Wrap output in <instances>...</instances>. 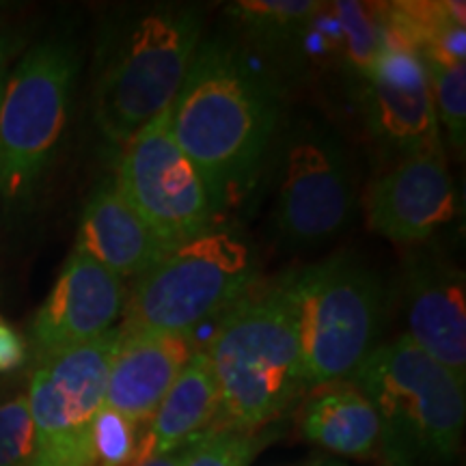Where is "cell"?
Listing matches in <instances>:
<instances>
[{
  "instance_id": "obj_1",
  "label": "cell",
  "mask_w": 466,
  "mask_h": 466,
  "mask_svg": "<svg viewBox=\"0 0 466 466\" xmlns=\"http://www.w3.org/2000/svg\"><path fill=\"white\" fill-rule=\"evenodd\" d=\"M283 91L229 35L199 44L182 89L168 106V126L217 209L244 199L277 141Z\"/></svg>"
},
{
  "instance_id": "obj_2",
  "label": "cell",
  "mask_w": 466,
  "mask_h": 466,
  "mask_svg": "<svg viewBox=\"0 0 466 466\" xmlns=\"http://www.w3.org/2000/svg\"><path fill=\"white\" fill-rule=\"evenodd\" d=\"M203 14L186 5L126 11L97 58L93 116L113 147L127 143L177 97L201 44Z\"/></svg>"
},
{
  "instance_id": "obj_3",
  "label": "cell",
  "mask_w": 466,
  "mask_h": 466,
  "mask_svg": "<svg viewBox=\"0 0 466 466\" xmlns=\"http://www.w3.org/2000/svg\"><path fill=\"white\" fill-rule=\"evenodd\" d=\"M206 352L220 393L214 428L258 432L307 391L283 279L238 300L220 318Z\"/></svg>"
},
{
  "instance_id": "obj_4",
  "label": "cell",
  "mask_w": 466,
  "mask_h": 466,
  "mask_svg": "<svg viewBox=\"0 0 466 466\" xmlns=\"http://www.w3.org/2000/svg\"><path fill=\"white\" fill-rule=\"evenodd\" d=\"M374 406L387 466H441L462 445L464 382L404 335L370 352L352 376Z\"/></svg>"
},
{
  "instance_id": "obj_5",
  "label": "cell",
  "mask_w": 466,
  "mask_h": 466,
  "mask_svg": "<svg viewBox=\"0 0 466 466\" xmlns=\"http://www.w3.org/2000/svg\"><path fill=\"white\" fill-rule=\"evenodd\" d=\"M281 279L307 389L352 376L382 330L387 294L380 277L357 255L337 253Z\"/></svg>"
},
{
  "instance_id": "obj_6",
  "label": "cell",
  "mask_w": 466,
  "mask_h": 466,
  "mask_svg": "<svg viewBox=\"0 0 466 466\" xmlns=\"http://www.w3.org/2000/svg\"><path fill=\"white\" fill-rule=\"evenodd\" d=\"M253 248L238 233L209 227L173 244L134 281L124 309V330L192 335L208 319L223 318L258 281Z\"/></svg>"
},
{
  "instance_id": "obj_7",
  "label": "cell",
  "mask_w": 466,
  "mask_h": 466,
  "mask_svg": "<svg viewBox=\"0 0 466 466\" xmlns=\"http://www.w3.org/2000/svg\"><path fill=\"white\" fill-rule=\"evenodd\" d=\"M78 55L63 39H46L26 52L0 100V199L28 201L48 171L66 130Z\"/></svg>"
},
{
  "instance_id": "obj_8",
  "label": "cell",
  "mask_w": 466,
  "mask_h": 466,
  "mask_svg": "<svg viewBox=\"0 0 466 466\" xmlns=\"http://www.w3.org/2000/svg\"><path fill=\"white\" fill-rule=\"evenodd\" d=\"M357 184L346 143L333 127L300 121L281 141L275 229L289 247L333 240L352 223Z\"/></svg>"
},
{
  "instance_id": "obj_9",
  "label": "cell",
  "mask_w": 466,
  "mask_h": 466,
  "mask_svg": "<svg viewBox=\"0 0 466 466\" xmlns=\"http://www.w3.org/2000/svg\"><path fill=\"white\" fill-rule=\"evenodd\" d=\"M121 339L115 326L85 346L37 360L28 384L33 456L28 466H96L93 423Z\"/></svg>"
},
{
  "instance_id": "obj_10",
  "label": "cell",
  "mask_w": 466,
  "mask_h": 466,
  "mask_svg": "<svg viewBox=\"0 0 466 466\" xmlns=\"http://www.w3.org/2000/svg\"><path fill=\"white\" fill-rule=\"evenodd\" d=\"M119 195L167 244H179L214 227L217 206L168 126V108L121 149L115 173Z\"/></svg>"
},
{
  "instance_id": "obj_11",
  "label": "cell",
  "mask_w": 466,
  "mask_h": 466,
  "mask_svg": "<svg viewBox=\"0 0 466 466\" xmlns=\"http://www.w3.org/2000/svg\"><path fill=\"white\" fill-rule=\"evenodd\" d=\"M354 91L370 141L389 165L442 151L428 69L391 31L380 56Z\"/></svg>"
},
{
  "instance_id": "obj_12",
  "label": "cell",
  "mask_w": 466,
  "mask_h": 466,
  "mask_svg": "<svg viewBox=\"0 0 466 466\" xmlns=\"http://www.w3.org/2000/svg\"><path fill=\"white\" fill-rule=\"evenodd\" d=\"M367 227L395 244H423L456 217V188L445 154L391 162L367 186Z\"/></svg>"
},
{
  "instance_id": "obj_13",
  "label": "cell",
  "mask_w": 466,
  "mask_h": 466,
  "mask_svg": "<svg viewBox=\"0 0 466 466\" xmlns=\"http://www.w3.org/2000/svg\"><path fill=\"white\" fill-rule=\"evenodd\" d=\"M126 300L124 279L74 248L33 319L35 359L44 360L106 335L124 316Z\"/></svg>"
},
{
  "instance_id": "obj_14",
  "label": "cell",
  "mask_w": 466,
  "mask_h": 466,
  "mask_svg": "<svg viewBox=\"0 0 466 466\" xmlns=\"http://www.w3.org/2000/svg\"><path fill=\"white\" fill-rule=\"evenodd\" d=\"M464 272L439 253H417L401 272L406 339L466 380Z\"/></svg>"
},
{
  "instance_id": "obj_15",
  "label": "cell",
  "mask_w": 466,
  "mask_h": 466,
  "mask_svg": "<svg viewBox=\"0 0 466 466\" xmlns=\"http://www.w3.org/2000/svg\"><path fill=\"white\" fill-rule=\"evenodd\" d=\"M195 350L188 335L132 333L121 329L108 370L104 406L138 425L149 423Z\"/></svg>"
},
{
  "instance_id": "obj_16",
  "label": "cell",
  "mask_w": 466,
  "mask_h": 466,
  "mask_svg": "<svg viewBox=\"0 0 466 466\" xmlns=\"http://www.w3.org/2000/svg\"><path fill=\"white\" fill-rule=\"evenodd\" d=\"M97 264L119 279H138L171 248L119 195L115 182L93 190L80 218L78 244Z\"/></svg>"
},
{
  "instance_id": "obj_17",
  "label": "cell",
  "mask_w": 466,
  "mask_h": 466,
  "mask_svg": "<svg viewBox=\"0 0 466 466\" xmlns=\"http://www.w3.org/2000/svg\"><path fill=\"white\" fill-rule=\"evenodd\" d=\"M387 3H319L296 61L335 67L357 89L387 46Z\"/></svg>"
},
{
  "instance_id": "obj_18",
  "label": "cell",
  "mask_w": 466,
  "mask_h": 466,
  "mask_svg": "<svg viewBox=\"0 0 466 466\" xmlns=\"http://www.w3.org/2000/svg\"><path fill=\"white\" fill-rule=\"evenodd\" d=\"M218 408L220 393L212 360L206 350H195L156 415L151 417L147 458L177 450L179 445L214 428Z\"/></svg>"
},
{
  "instance_id": "obj_19",
  "label": "cell",
  "mask_w": 466,
  "mask_h": 466,
  "mask_svg": "<svg viewBox=\"0 0 466 466\" xmlns=\"http://www.w3.org/2000/svg\"><path fill=\"white\" fill-rule=\"evenodd\" d=\"M302 434L324 450L350 458L378 453L380 425L374 406L354 387L324 389L302 408Z\"/></svg>"
},
{
  "instance_id": "obj_20",
  "label": "cell",
  "mask_w": 466,
  "mask_h": 466,
  "mask_svg": "<svg viewBox=\"0 0 466 466\" xmlns=\"http://www.w3.org/2000/svg\"><path fill=\"white\" fill-rule=\"evenodd\" d=\"M319 3L313 0H242L227 7L236 39L248 50L296 61L309 22Z\"/></svg>"
},
{
  "instance_id": "obj_21",
  "label": "cell",
  "mask_w": 466,
  "mask_h": 466,
  "mask_svg": "<svg viewBox=\"0 0 466 466\" xmlns=\"http://www.w3.org/2000/svg\"><path fill=\"white\" fill-rule=\"evenodd\" d=\"M147 458V432L141 425L102 406L93 423L96 466H134Z\"/></svg>"
},
{
  "instance_id": "obj_22",
  "label": "cell",
  "mask_w": 466,
  "mask_h": 466,
  "mask_svg": "<svg viewBox=\"0 0 466 466\" xmlns=\"http://www.w3.org/2000/svg\"><path fill=\"white\" fill-rule=\"evenodd\" d=\"M425 69L439 126H445L453 149L462 154L466 143V61L434 63Z\"/></svg>"
},
{
  "instance_id": "obj_23",
  "label": "cell",
  "mask_w": 466,
  "mask_h": 466,
  "mask_svg": "<svg viewBox=\"0 0 466 466\" xmlns=\"http://www.w3.org/2000/svg\"><path fill=\"white\" fill-rule=\"evenodd\" d=\"M266 436L231 428H209L197 436L186 466H248Z\"/></svg>"
},
{
  "instance_id": "obj_24",
  "label": "cell",
  "mask_w": 466,
  "mask_h": 466,
  "mask_svg": "<svg viewBox=\"0 0 466 466\" xmlns=\"http://www.w3.org/2000/svg\"><path fill=\"white\" fill-rule=\"evenodd\" d=\"M33 456V419L26 395L0 401V466H28Z\"/></svg>"
},
{
  "instance_id": "obj_25",
  "label": "cell",
  "mask_w": 466,
  "mask_h": 466,
  "mask_svg": "<svg viewBox=\"0 0 466 466\" xmlns=\"http://www.w3.org/2000/svg\"><path fill=\"white\" fill-rule=\"evenodd\" d=\"M28 348L25 337L11 326L7 319L0 318V374L20 370L26 363Z\"/></svg>"
},
{
  "instance_id": "obj_26",
  "label": "cell",
  "mask_w": 466,
  "mask_h": 466,
  "mask_svg": "<svg viewBox=\"0 0 466 466\" xmlns=\"http://www.w3.org/2000/svg\"><path fill=\"white\" fill-rule=\"evenodd\" d=\"M195 441L197 439L184 442V445H179L177 450H171L167 453H156V456L145 458L134 466H186L190 460L192 450H195Z\"/></svg>"
},
{
  "instance_id": "obj_27",
  "label": "cell",
  "mask_w": 466,
  "mask_h": 466,
  "mask_svg": "<svg viewBox=\"0 0 466 466\" xmlns=\"http://www.w3.org/2000/svg\"><path fill=\"white\" fill-rule=\"evenodd\" d=\"M11 55V39L7 35L0 33V76L5 74V67H7V58Z\"/></svg>"
},
{
  "instance_id": "obj_28",
  "label": "cell",
  "mask_w": 466,
  "mask_h": 466,
  "mask_svg": "<svg viewBox=\"0 0 466 466\" xmlns=\"http://www.w3.org/2000/svg\"><path fill=\"white\" fill-rule=\"evenodd\" d=\"M5 80H7V76H0V100H3V91H5Z\"/></svg>"
}]
</instances>
